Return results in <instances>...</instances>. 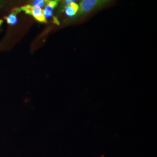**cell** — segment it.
Wrapping results in <instances>:
<instances>
[{"mask_svg":"<svg viewBox=\"0 0 157 157\" xmlns=\"http://www.w3.org/2000/svg\"><path fill=\"white\" fill-rule=\"evenodd\" d=\"M20 8L22 11L24 12L27 15L32 16L37 21L44 23L47 22V19L43 13V10L41 8L34 6L30 4L22 6Z\"/></svg>","mask_w":157,"mask_h":157,"instance_id":"6da1fadb","label":"cell"},{"mask_svg":"<svg viewBox=\"0 0 157 157\" xmlns=\"http://www.w3.org/2000/svg\"><path fill=\"white\" fill-rule=\"evenodd\" d=\"M100 0H82L78 8V16L82 15L91 11L99 4Z\"/></svg>","mask_w":157,"mask_h":157,"instance_id":"7a4b0ae2","label":"cell"},{"mask_svg":"<svg viewBox=\"0 0 157 157\" xmlns=\"http://www.w3.org/2000/svg\"><path fill=\"white\" fill-rule=\"evenodd\" d=\"M59 0H51L46 6L43 10L45 18H50L53 15V11L55 8L58 6Z\"/></svg>","mask_w":157,"mask_h":157,"instance_id":"3957f363","label":"cell"},{"mask_svg":"<svg viewBox=\"0 0 157 157\" xmlns=\"http://www.w3.org/2000/svg\"><path fill=\"white\" fill-rule=\"evenodd\" d=\"M21 11H22L21 10V8H15L13 9L11 13L9 14L8 16L5 17V19L7 23L11 26L15 25L17 22V15Z\"/></svg>","mask_w":157,"mask_h":157,"instance_id":"277c9868","label":"cell"},{"mask_svg":"<svg viewBox=\"0 0 157 157\" xmlns=\"http://www.w3.org/2000/svg\"><path fill=\"white\" fill-rule=\"evenodd\" d=\"M78 4L75 2H72L65 7L64 11L66 15L68 17H72L76 15L78 12Z\"/></svg>","mask_w":157,"mask_h":157,"instance_id":"5b68a950","label":"cell"},{"mask_svg":"<svg viewBox=\"0 0 157 157\" xmlns=\"http://www.w3.org/2000/svg\"><path fill=\"white\" fill-rule=\"evenodd\" d=\"M51 1V0H33L32 6L41 8L43 7H45V6Z\"/></svg>","mask_w":157,"mask_h":157,"instance_id":"8992f818","label":"cell"},{"mask_svg":"<svg viewBox=\"0 0 157 157\" xmlns=\"http://www.w3.org/2000/svg\"><path fill=\"white\" fill-rule=\"evenodd\" d=\"M76 1V0H65V3L67 5H68L72 2H75V1Z\"/></svg>","mask_w":157,"mask_h":157,"instance_id":"52a82bcc","label":"cell"},{"mask_svg":"<svg viewBox=\"0 0 157 157\" xmlns=\"http://www.w3.org/2000/svg\"><path fill=\"white\" fill-rule=\"evenodd\" d=\"M109 1V0H100V2H99L98 5L102 4H104V3H105V2H107Z\"/></svg>","mask_w":157,"mask_h":157,"instance_id":"ba28073f","label":"cell"},{"mask_svg":"<svg viewBox=\"0 0 157 157\" xmlns=\"http://www.w3.org/2000/svg\"><path fill=\"white\" fill-rule=\"evenodd\" d=\"M2 23H3V21L1 20V19H0V26L2 24Z\"/></svg>","mask_w":157,"mask_h":157,"instance_id":"9c48e42d","label":"cell"},{"mask_svg":"<svg viewBox=\"0 0 157 157\" xmlns=\"http://www.w3.org/2000/svg\"><path fill=\"white\" fill-rule=\"evenodd\" d=\"M2 1H3V0H0V4H1V2H2Z\"/></svg>","mask_w":157,"mask_h":157,"instance_id":"30bf717a","label":"cell"}]
</instances>
